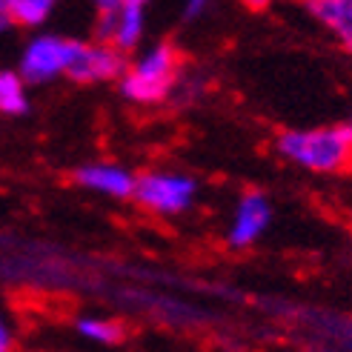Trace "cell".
I'll return each mask as SVG.
<instances>
[{"label":"cell","instance_id":"cell-1","mask_svg":"<svg viewBox=\"0 0 352 352\" xmlns=\"http://www.w3.org/2000/svg\"><path fill=\"white\" fill-rule=\"evenodd\" d=\"M278 152L309 172H338L352 157V123L321 129H287L278 138Z\"/></svg>","mask_w":352,"mask_h":352},{"label":"cell","instance_id":"cell-2","mask_svg":"<svg viewBox=\"0 0 352 352\" xmlns=\"http://www.w3.org/2000/svg\"><path fill=\"white\" fill-rule=\"evenodd\" d=\"M178 78V49L172 43H157L146 49L120 78V92L135 103L164 100Z\"/></svg>","mask_w":352,"mask_h":352},{"label":"cell","instance_id":"cell-3","mask_svg":"<svg viewBox=\"0 0 352 352\" xmlns=\"http://www.w3.org/2000/svg\"><path fill=\"white\" fill-rule=\"evenodd\" d=\"M198 184L181 172H146L135 184V201L161 215H178L192 206Z\"/></svg>","mask_w":352,"mask_h":352},{"label":"cell","instance_id":"cell-4","mask_svg":"<svg viewBox=\"0 0 352 352\" xmlns=\"http://www.w3.org/2000/svg\"><path fill=\"white\" fill-rule=\"evenodd\" d=\"M78 43L80 41L60 38V34H38L26 43L17 75L23 78V83H46L58 75H66Z\"/></svg>","mask_w":352,"mask_h":352},{"label":"cell","instance_id":"cell-5","mask_svg":"<svg viewBox=\"0 0 352 352\" xmlns=\"http://www.w3.org/2000/svg\"><path fill=\"white\" fill-rule=\"evenodd\" d=\"M126 55L107 43H78L75 58L69 63V78L80 83H98V80H115L126 75Z\"/></svg>","mask_w":352,"mask_h":352},{"label":"cell","instance_id":"cell-6","mask_svg":"<svg viewBox=\"0 0 352 352\" xmlns=\"http://www.w3.org/2000/svg\"><path fill=\"white\" fill-rule=\"evenodd\" d=\"M272 221V206L267 201V195L261 192H246V195L238 201L235 206V215H232V223H230V238L232 246H252Z\"/></svg>","mask_w":352,"mask_h":352},{"label":"cell","instance_id":"cell-7","mask_svg":"<svg viewBox=\"0 0 352 352\" xmlns=\"http://www.w3.org/2000/svg\"><path fill=\"white\" fill-rule=\"evenodd\" d=\"M75 181L109 198H135L138 178L120 164H86L75 172Z\"/></svg>","mask_w":352,"mask_h":352},{"label":"cell","instance_id":"cell-8","mask_svg":"<svg viewBox=\"0 0 352 352\" xmlns=\"http://www.w3.org/2000/svg\"><path fill=\"white\" fill-rule=\"evenodd\" d=\"M307 9L352 55V0H312V3H307Z\"/></svg>","mask_w":352,"mask_h":352},{"label":"cell","instance_id":"cell-9","mask_svg":"<svg viewBox=\"0 0 352 352\" xmlns=\"http://www.w3.org/2000/svg\"><path fill=\"white\" fill-rule=\"evenodd\" d=\"M144 26H146V6L140 0H120V14H118V26L112 34V43L118 52H132L140 38H144Z\"/></svg>","mask_w":352,"mask_h":352},{"label":"cell","instance_id":"cell-10","mask_svg":"<svg viewBox=\"0 0 352 352\" xmlns=\"http://www.w3.org/2000/svg\"><path fill=\"white\" fill-rule=\"evenodd\" d=\"M0 112L3 115H26L29 112V98H26V83L17 72H0Z\"/></svg>","mask_w":352,"mask_h":352},{"label":"cell","instance_id":"cell-11","mask_svg":"<svg viewBox=\"0 0 352 352\" xmlns=\"http://www.w3.org/2000/svg\"><path fill=\"white\" fill-rule=\"evenodd\" d=\"M55 3L52 0H9L12 23L17 26H43Z\"/></svg>","mask_w":352,"mask_h":352},{"label":"cell","instance_id":"cell-12","mask_svg":"<svg viewBox=\"0 0 352 352\" xmlns=\"http://www.w3.org/2000/svg\"><path fill=\"white\" fill-rule=\"evenodd\" d=\"M78 332L83 338H89L95 344H118L123 338V332L115 321H103V318H80Z\"/></svg>","mask_w":352,"mask_h":352},{"label":"cell","instance_id":"cell-13","mask_svg":"<svg viewBox=\"0 0 352 352\" xmlns=\"http://www.w3.org/2000/svg\"><path fill=\"white\" fill-rule=\"evenodd\" d=\"M118 14H120V0H103V3H98V21H95L98 43H107V46L112 43Z\"/></svg>","mask_w":352,"mask_h":352},{"label":"cell","instance_id":"cell-14","mask_svg":"<svg viewBox=\"0 0 352 352\" xmlns=\"http://www.w3.org/2000/svg\"><path fill=\"white\" fill-rule=\"evenodd\" d=\"M14 23H12V14H9V0H0V34L9 32Z\"/></svg>","mask_w":352,"mask_h":352},{"label":"cell","instance_id":"cell-15","mask_svg":"<svg viewBox=\"0 0 352 352\" xmlns=\"http://www.w3.org/2000/svg\"><path fill=\"white\" fill-rule=\"evenodd\" d=\"M12 349V332L6 327V321L0 318V352H9Z\"/></svg>","mask_w":352,"mask_h":352},{"label":"cell","instance_id":"cell-16","mask_svg":"<svg viewBox=\"0 0 352 352\" xmlns=\"http://www.w3.org/2000/svg\"><path fill=\"white\" fill-rule=\"evenodd\" d=\"M206 3H201V0H195V3H186V17H198L204 12Z\"/></svg>","mask_w":352,"mask_h":352},{"label":"cell","instance_id":"cell-17","mask_svg":"<svg viewBox=\"0 0 352 352\" xmlns=\"http://www.w3.org/2000/svg\"><path fill=\"white\" fill-rule=\"evenodd\" d=\"M349 123H352V118H349Z\"/></svg>","mask_w":352,"mask_h":352}]
</instances>
